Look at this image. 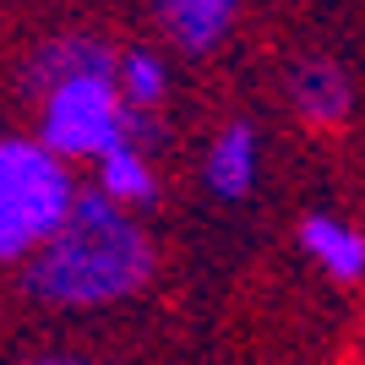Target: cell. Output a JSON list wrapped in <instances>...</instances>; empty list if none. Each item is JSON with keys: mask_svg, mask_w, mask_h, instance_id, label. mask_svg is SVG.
I'll list each match as a JSON object with an SVG mask.
<instances>
[{"mask_svg": "<svg viewBox=\"0 0 365 365\" xmlns=\"http://www.w3.org/2000/svg\"><path fill=\"white\" fill-rule=\"evenodd\" d=\"M300 240H305V251H317V257H322L327 273H338V278H360L365 273V240L354 235V229H344V224H333V218L311 213L300 224Z\"/></svg>", "mask_w": 365, "mask_h": 365, "instance_id": "7", "label": "cell"}, {"mask_svg": "<svg viewBox=\"0 0 365 365\" xmlns=\"http://www.w3.org/2000/svg\"><path fill=\"white\" fill-rule=\"evenodd\" d=\"M158 16L169 22V33H175L185 49H207V44H218V33L235 22V6H229V0H169V6H158Z\"/></svg>", "mask_w": 365, "mask_h": 365, "instance_id": "8", "label": "cell"}, {"mask_svg": "<svg viewBox=\"0 0 365 365\" xmlns=\"http://www.w3.org/2000/svg\"><path fill=\"white\" fill-rule=\"evenodd\" d=\"M28 365H98V360H76V354H44V360H28Z\"/></svg>", "mask_w": 365, "mask_h": 365, "instance_id": "11", "label": "cell"}, {"mask_svg": "<svg viewBox=\"0 0 365 365\" xmlns=\"http://www.w3.org/2000/svg\"><path fill=\"white\" fill-rule=\"evenodd\" d=\"M289 98L300 104L305 120L338 125L344 115H349V76L338 71L333 61H300L289 71Z\"/></svg>", "mask_w": 365, "mask_h": 365, "instance_id": "5", "label": "cell"}, {"mask_svg": "<svg viewBox=\"0 0 365 365\" xmlns=\"http://www.w3.org/2000/svg\"><path fill=\"white\" fill-rule=\"evenodd\" d=\"M120 88H125V98H137V104L164 98V66L153 61L148 49H131L120 61Z\"/></svg>", "mask_w": 365, "mask_h": 365, "instance_id": "10", "label": "cell"}, {"mask_svg": "<svg viewBox=\"0 0 365 365\" xmlns=\"http://www.w3.org/2000/svg\"><path fill=\"white\" fill-rule=\"evenodd\" d=\"M71 207L76 191L44 142L11 137L0 148V251L6 257H22L28 245H49L66 229Z\"/></svg>", "mask_w": 365, "mask_h": 365, "instance_id": "2", "label": "cell"}, {"mask_svg": "<svg viewBox=\"0 0 365 365\" xmlns=\"http://www.w3.org/2000/svg\"><path fill=\"white\" fill-rule=\"evenodd\" d=\"M82 76H115V55H109L93 33H66V38H49V44L33 49L28 61V88H66V82H82Z\"/></svg>", "mask_w": 365, "mask_h": 365, "instance_id": "4", "label": "cell"}, {"mask_svg": "<svg viewBox=\"0 0 365 365\" xmlns=\"http://www.w3.org/2000/svg\"><path fill=\"white\" fill-rule=\"evenodd\" d=\"M137 115L120 104L109 76H82L44 98V148L55 158H109L115 148H137Z\"/></svg>", "mask_w": 365, "mask_h": 365, "instance_id": "3", "label": "cell"}, {"mask_svg": "<svg viewBox=\"0 0 365 365\" xmlns=\"http://www.w3.org/2000/svg\"><path fill=\"white\" fill-rule=\"evenodd\" d=\"M148 273H153L148 235L120 213V202H109L104 191H88V197H76L61 235L33 251L22 284L49 305H98L131 294Z\"/></svg>", "mask_w": 365, "mask_h": 365, "instance_id": "1", "label": "cell"}, {"mask_svg": "<svg viewBox=\"0 0 365 365\" xmlns=\"http://www.w3.org/2000/svg\"><path fill=\"white\" fill-rule=\"evenodd\" d=\"M251 175H257V131L235 120L207 153V185L224 197H240V191H251Z\"/></svg>", "mask_w": 365, "mask_h": 365, "instance_id": "6", "label": "cell"}, {"mask_svg": "<svg viewBox=\"0 0 365 365\" xmlns=\"http://www.w3.org/2000/svg\"><path fill=\"white\" fill-rule=\"evenodd\" d=\"M104 197L109 202H148L153 197V175L137 148H115L104 158Z\"/></svg>", "mask_w": 365, "mask_h": 365, "instance_id": "9", "label": "cell"}]
</instances>
